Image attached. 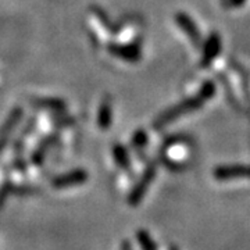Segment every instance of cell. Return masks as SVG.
I'll return each instance as SVG.
<instances>
[{"instance_id":"8992f818","label":"cell","mask_w":250,"mask_h":250,"mask_svg":"<svg viewBox=\"0 0 250 250\" xmlns=\"http://www.w3.org/2000/svg\"><path fill=\"white\" fill-rule=\"evenodd\" d=\"M175 21H177L178 27L189 36V39L192 41L193 45H200V42H202V35H200L196 24L193 22L192 18L189 17L188 14H185V13H178V14L175 16Z\"/></svg>"},{"instance_id":"52a82bcc","label":"cell","mask_w":250,"mask_h":250,"mask_svg":"<svg viewBox=\"0 0 250 250\" xmlns=\"http://www.w3.org/2000/svg\"><path fill=\"white\" fill-rule=\"evenodd\" d=\"M220 50H221V39H220V35L218 34H211V35L208 36V39L206 41L200 64L203 67L210 65L211 62L220 54Z\"/></svg>"},{"instance_id":"8fae6325","label":"cell","mask_w":250,"mask_h":250,"mask_svg":"<svg viewBox=\"0 0 250 250\" xmlns=\"http://www.w3.org/2000/svg\"><path fill=\"white\" fill-rule=\"evenodd\" d=\"M113 156L116 163L125 171H131V161H129V156L128 152L123 145H114L113 147Z\"/></svg>"},{"instance_id":"7a4b0ae2","label":"cell","mask_w":250,"mask_h":250,"mask_svg":"<svg viewBox=\"0 0 250 250\" xmlns=\"http://www.w3.org/2000/svg\"><path fill=\"white\" fill-rule=\"evenodd\" d=\"M156 172H157V167H156V164H154V163H150V164L145 168L142 177H141L139 181H138V184L132 188V190H131L129 196H128V199H126L128 205L132 206V207H136V206L142 202L143 197L146 196L147 189L150 188L152 182L154 181V178H156Z\"/></svg>"},{"instance_id":"277c9868","label":"cell","mask_w":250,"mask_h":250,"mask_svg":"<svg viewBox=\"0 0 250 250\" xmlns=\"http://www.w3.org/2000/svg\"><path fill=\"white\" fill-rule=\"evenodd\" d=\"M88 181V172L85 170H72L67 174L59 175L52 181L54 189H67V188L78 187Z\"/></svg>"},{"instance_id":"ac0fdd59","label":"cell","mask_w":250,"mask_h":250,"mask_svg":"<svg viewBox=\"0 0 250 250\" xmlns=\"http://www.w3.org/2000/svg\"><path fill=\"white\" fill-rule=\"evenodd\" d=\"M168 250H179L178 246H175V245H172V246H170V249Z\"/></svg>"},{"instance_id":"4fadbf2b","label":"cell","mask_w":250,"mask_h":250,"mask_svg":"<svg viewBox=\"0 0 250 250\" xmlns=\"http://www.w3.org/2000/svg\"><path fill=\"white\" fill-rule=\"evenodd\" d=\"M34 104L38 106V107L50 108V110H56V111H62L65 108V104L62 103V100H59V99H35L34 100Z\"/></svg>"},{"instance_id":"5bb4252c","label":"cell","mask_w":250,"mask_h":250,"mask_svg":"<svg viewBox=\"0 0 250 250\" xmlns=\"http://www.w3.org/2000/svg\"><path fill=\"white\" fill-rule=\"evenodd\" d=\"M13 187H14V184L10 179H6L1 182V185H0V210L4 207L10 195H13Z\"/></svg>"},{"instance_id":"6da1fadb","label":"cell","mask_w":250,"mask_h":250,"mask_svg":"<svg viewBox=\"0 0 250 250\" xmlns=\"http://www.w3.org/2000/svg\"><path fill=\"white\" fill-rule=\"evenodd\" d=\"M214 83H213V82H206L196 96L185 99L184 102H181V103H178V104L174 106V107L166 110L163 114H160V116L157 117V120L153 123V128L161 129L163 126L171 124V123H174V121H177L179 117L185 116L188 113H192V111H195L197 108H200L205 102H207L208 99H211L214 96Z\"/></svg>"},{"instance_id":"ba28073f","label":"cell","mask_w":250,"mask_h":250,"mask_svg":"<svg viewBox=\"0 0 250 250\" xmlns=\"http://www.w3.org/2000/svg\"><path fill=\"white\" fill-rule=\"evenodd\" d=\"M107 50L110 54L123 59L125 62H135L141 59V50L135 45H110Z\"/></svg>"},{"instance_id":"2e32d148","label":"cell","mask_w":250,"mask_h":250,"mask_svg":"<svg viewBox=\"0 0 250 250\" xmlns=\"http://www.w3.org/2000/svg\"><path fill=\"white\" fill-rule=\"evenodd\" d=\"M245 1H246V0H228V4H229L231 7H241Z\"/></svg>"},{"instance_id":"5b68a950","label":"cell","mask_w":250,"mask_h":250,"mask_svg":"<svg viewBox=\"0 0 250 250\" xmlns=\"http://www.w3.org/2000/svg\"><path fill=\"white\" fill-rule=\"evenodd\" d=\"M215 179L227 181V179L250 178V166H220L213 172Z\"/></svg>"},{"instance_id":"30bf717a","label":"cell","mask_w":250,"mask_h":250,"mask_svg":"<svg viewBox=\"0 0 250 250\" xmlns=\"http://www.w3.org/2000/svg\"><path fill=\"white\" fill-rule=\"evenodd\" d=\"M111 120H113L111 103H110V100H108V99H106V100L102 103L100 108H99V114H98L99 126H100L103 131H106V129L110 128V125H111Z\"/></svg>"},{"instance_id":"e0dca14e","label":"cell","mask_w":250,"mask_h":250,"mask_svg":"<svg viewBox=\"0 0 250 250\" xmlns=\"http://www.w3.org/2000/svg\"><path fill=\"white\" fill-rule=\"evenodd\" d=\"M121 249L123 250H132V246H131V243L128 241L123 242V246H121Z\"/></svg>"},{"instance_id":"3957f363","label":"cell","mask_w":250,"mask_h":250,"mask_svg":"<svg viewBox=\"0 0 250 250\" xmlns=\"http://www.w3.org/2000/svg\"><path fill=\"white\" fill-rule=\"evenodd\" d=\"M22 114H24L22 108L14 107L10 111L9 117L6 118L4 124L0 126V154L6 149V146H7V143L10 141V135L13 134V131L20 124V121L22 118Z\"/></svg>"},{"instance_id":"9c48e42d","label":"cell","mask_w":250,"mask_h":250,"mask_svg":"<svg viewBox=\"0 0 250 250\" xmlns=\"http://www.w3.org/2000/svg\"><path fill=\"white\" fill-rule=\"evenodd\" d=\"M56 142H57V135L56 134L47 135L46 138H43V139L39 142L38 147L34 150V153L31 154V161H32V164L36 166V167L42 166V164H43V160H45L47 149H50Z\"/></svg>"},{"instance_id":"7c38bea8","label":"cell","mask_w":250,"mask_h":250,"mask_svg":"<svg viewBox=\"0 0 250 250\" xmlns=\"http://www.w3.org/2000/svg\"><path fill=\"white\" fill-rule=\"evenodd\" d=\"M136 239H138V243L141 245L142 250H157L156 242L153 241L152 235L147 232L146 229H139L136 232Z\"/></svg>"},{"instance_id":"9a60e30c","label":"cell","mask_w":250,"mask_h":250,"mask_svg":"<svg viewBox=\"0 0 250 250\" xmlns=\"http://www.w3.org/2000/svg\"><path fill=\"white\" fill-rule=\"evenodd\" d=\"M146 143H147V135H146V132L142 131V129L136 131L134 138H132V146H134L135 149H142Z\"/></svg>"}]
</instances>
